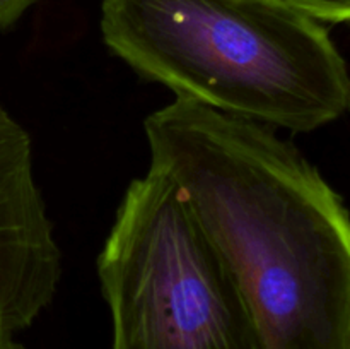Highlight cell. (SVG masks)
<instances>
[{
    "label": "cell",
    "mask_w": 350,
    "mask_h": 349,
    "mask_svg": "<svg viewBox=\"0 0 350 349\" xmlns=\"http://www.w3.org/2000/svg\"><path fill=\"white\" fill-rule=\"evenodd\" d=\"M150 166L176 187L234 279L262 349H350L342 195L275 129L174 98L144 120Z\"/></svg>",
    "instance_id": "1"
},
{
    "label": "cell",
    "mask_w": 350,
    "mask_h": 349,
    "mask_svg": "<svg viewBox=\"0 0 350 349\" xmlns=\"http://www.w3.org/2000/svg\"><path fill=\"white\" fill-rule=\"evenodd\" d=\"M38 0H0V29L14 26Z\"/></svg>",
    "instance_id": "6"
},
{
    "label": "cell",
    "mask_w": 350,
    "mask_h": 349,
    "mask_svg": "<svg viewBox=\"0 0 350 349\" xmlns=\"http://www.w3.org/2000/svg\"><path fill=\"white\" fill-rule=\"evenodd\" d=\"M325 26L345 24L350 17V0H284Z\"/></svg>",
    "instance_id": "5"
},
{
    "label": "cell",
    "mask_w": 350,
    "mask_h": 349,
    "mask_svg": "<svg viewBox=\"0 0 350 349\" xmlns=\"http://www.w3.org/2000/svg\"><path fill=\"white\" fill-rule=\"evenodd\" d=\"M98 277L111 349H262L234 279L157 170L126 187Z\"/></svg>",
    "instance_id": "3"
},
{
    "label": "cell",
    "mask_w": 350,
    "mask_h": 349,
    "mask_svg": "<svg viewBox=\"0 0 350 349\" xmlns=\"http://www.w3.org/2000/svg\"><path fill=\"white\" fill-rule=\"evenodd\" d=\"M99 29L140 79L224 115L310 133L349 109L328 26L284 0H101Z\"/></svg>",
    "instance_id": "2"
},
{
    "label": "cell",
    "mask_w": 350,
    "mask_h": 349,
    "mask_svg": "<svg viewBox=\"0 0 350 349\" xmlns=\"http://www.w3.org/2000/svg\"><path fill=\"white\" fill-rule=\"evenodd\" d=\"M62 276L64 255L36 181L33 142L0 105V339L40 318Z\"/></svg>",
    "instance_id": "4"
},
{
    "label": "cell",
    "mask_w": 350,
    "mask_h": 349,
    "mask_svg": "<svg viewBox=\"0 0 350 349\" xmlns=\"http://www.w3.org/2000/svg\"><path fill=\"white\" fill-rule=\"evenodd\" d=\"M0 349H26L21 342H17L14 337L0 339Z\"/></svg>",
    "instance_id": "7"
}]
</instances>
